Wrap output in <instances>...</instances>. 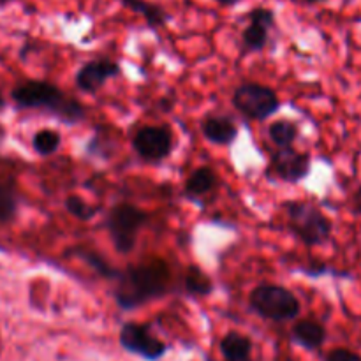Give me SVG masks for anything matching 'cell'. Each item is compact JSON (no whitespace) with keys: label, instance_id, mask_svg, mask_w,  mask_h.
Masks as SVG:
<instances>
[{"label":"cell","instance_id":"6da1fadb","mask_svg":"<svg viewBox=\"0 0 361 361\" xmlns=\"http://www.w3.org/2000/svg\"><path fill=\"white\" fill-rule=\"evenodd\" d=\"M113 291L116 305L122 310H134L145 303L164 298L173 291V274L164 259L152 257L140 264H129L120 270Z\"/></svg>","mask_w":361,"mask_h":361},{"label":"cell","instance_id":"7a4b0ae2","mask_svg":"<svg viewBox=\"0 0 361 361\" xmlns=\"http://www.w3.org/2000/svg\"><path fill=\"white\" fill-rule=\"evenodd\" d=\"M11 99L20 109H41L62 122L74 126L87 115L78 99L46 80H25L11 90Z\"/></svg>","mask_w":361,"mask_h":361},{"label":"cell","instance_id":"3957f363","mask_svg":"<svg viewBox=\"0 0 361 361\" xmlns=\"http://www.w3.org/2000/svg\"><path fill=\"white\" fill-rule=\"evenodd\" d=\"M286 215L293 235L307 247H319L330 240L334 224L317 204L310 201H286Z\"/></svg>","mask_w":361,"mask_h":361},{"label":"cell","instance_id":"277c9868","mask_svg":"<svg viewBox=\"0 0 361 361\" xmlns=\"http://www.w3.org/2000/svg\"><path fill=\"white\" fill-rule=\"evenodd\" d=\"M249 307L252 312L271 323L295 321L302 312V303L291 289L279 284H259L250 291Z\"/></svg>","mask_w":361,"mask_h":361},{"label":"cell","instance_id":"5b68a950","mask_svg":"<svg viewBox=\"0 0 361 361\" xmlns=\"http://www.w3.org/2000/svg\"><path fill=\"white\" fill-rule=\"evenodd\" d=\"M148 221H150V215L136 204L116 203L106 217V228H108L116 252H133L137 235L148 224Z\"/></svg>","mask_w":361,"mask_h":361},{"label":"cell","instance_id":"8992f818","mask_svg":"<svg viewBox=\"0 0 361 361\" xmlns=\"http://www.w3.org/2000/svg\"><path fill=\"white\" fill-rule=\"evenodd\" d=\"M231 104L245 118L264 122L281 109V99L274 88L247 81L233 92Z\"/></svg>","mask_w":361,"mask_h":361},{"label":"cell","instance_id":"52a82bcc","mask_svg":"<svg viewBox=\"0 0 361 361\" xmlns=\"http://www.w3.org/2000/svg\"><path fill=\"white\" fill-rule=\"evenodd\" d=\"M130 145L141 161L157 164L171 155L175 140L168 126H147L136 130Z\"/></svg>","mask_w":361,"mask_h":361},{"label":"cell","instance_id":"ba28073f","mask_svg":"<svg viewBox=\"0 0 361 361\" xmlns=\"http://www.w3.org/2000/svg\"><path fill=\"white\" fill-rule=\"evenodd\" d=\"M118 342L127 353L147 361H157L168 353V345L159 341L147 324L126 323L120 328Z\"/></svg>","mask_w":361,"mask_h":361},{"label":"cell","instance_id":"9c48e42d","mask_svg":"<svg viewBox=\"0 0 361 361\" xmlns=\"http://www.w3.org/2000/svg\"><path fill=\"white\" fill-rule=\"evenodd\" d=\"M312 159L309 152L296 150L295 147L275 148L270 155V171L279 180L288 183H300L310 175Z\"/></svg>","mask_w":361,"mask_h":361},{"label":"cell","instance_id":"30bf717a","mask_svg":"<svg viewBox=\"0 0 361 361\" xmlns=\"http://www.w3.org/2000/svg\"><path fill=\"white\" fill-rule=\"evenodd\" d=\"M122 74V67L118 62L111 59H94L85 62L83 66L78 69L76 76H74V83H76L78 90L83 94H97L109 80L118 78Z\"/></svg>","mask_w":361,"mask_h":361},{"label":"cell","instance_id":"8fae6325","mask_svg":"<svg viewBox=\"0 0 361 361\" xmlns=\"http://www.w3.org/2000/svg\"><path fill=\"white\" fill-rule=\"evenodd\" d=\"M275 27V13L268 7H254L249 13V25L242 32V49L245 53L263 51Z\"/></svg>","mask_w":361,"mask_h":361},{"label":"cell","instance_id":"7c38bea8","mask_svg":"<svg viewBox=\"0 0 361 361\" xmlns=\"http://www.w3.org/2000/svg\"><path fill=\"white\" fill-rule=\"evenodd\" d=\"M201 134L210 143L229 147L238 137V127L226 115H207L201 120Z\"/></svg>","mask_w":361,"mask_h":361},{"label":"cell","instance_id":"4fadbf2b","mask_svg":"<svg viewBox=\"0 0 361 361\" xmlns=\"http://www.w3.org/2000/svg\"><path fill=\"white\" fill-rule=\"evenodd\" d=\"M291 338L296 345L305 351H317L326 342L328 331L323 323L312 319V317H307V319H300L293 324Z\"/></svg>","mask_w":361,"mask_h":361},{"label":"cell","instance_id":"5bb4252c","mask_svg":"<svg viewBox=\"0 0 361 361\" xmlns=\"http://www.w3.org/2000/svg\"><path fill=\"white\" fill-rule=\"evenodd\" d=\"M221 185V178L215 173L212 166H201V168L194 169L185 180V187L183 192L190 200H201V197H208L214 194Z\"/></svg>","mask_w":361,"mask_h":361},{"label":"cell","instance_id":"9a60e30c","mask_svg":"<svg viewBox=\"0 0 361 361\" xmlns=\"http://www.w3.org/2000/svg\"><path fill=\"white\" fill-rule=\"evenodd\" d=\"M120 2H122L126 9L140 14L145 20V23L150 28H154V30L166 27V23L169 21L168 11L155 2H148V0H120Z\"/></svg>","mask_w":361,"mask_h":361},{"label":"cell","instance_id":"2e32d148","mask_svg":"<svg viewBox=\"0 0 361 361\" xmlns=\"http://www.w3.org/2000/svg\"><path fill=\"white\" fill-rule=\"evenodd\" d=\"M221 353L226 361H254L252 341L240 331H229L222 337Z\"/></svg>","mask_w":361,"mask_h":361},{"label":"cell","instance_id":"e0dca14e","mask_svg":"<svg viewBox=\"0 0 361 361\" xmlns=\"http://www.w3.org/2000/svg\"><path fill=\"white\" fill-rule=\"evenodd\" d=\"M20 196L13 178H0V224H11L18 215Z\"/></svg>","mask_w":361,"mask_h":361},{"label":"cell","instance_id":"ac0fdd59","mask_svg":"<svg viewBox=\"0 0 361 361\" xmlns=\"http://www.w3.org/2000/svg\"><path fill=\"white\" fill-rule=\"evenodd\" d=\"M300 136L298 122L289 118H279L268 126V137L277 148L295 147Z\"/></svg>","mask_w":361,"mask_h":361},{"label":"cell","instance_id":"d6986e66","mask_svg":"<svg viewBox=\"0 0 361 361\" xmlns=\"http://www.w3.org/2000/svg\"><path fill=\"white\" fill-rule=\"evenodd\" d=\"M183 289L190 296H208L214 291V282L200 267L190 264L183 274Z\"/></svg>","mask_w":361,"mask_h":361},{"label":"cell","instance_id":"ffe728a7","mask_svg":"<svg viewBox=\"0 0 361 361\" xmlns=\"http://www.w3.org/2000/svg\"><path fill=\"white\" fill-rule=\"evenodd\" d=\"M60 145H62V136L59 130L53 129H41L34 134L32 137V148L41 157H49L59 152Z\"/></svg>","mask_w":361,"mask_h":361},{"label":"cell","instance_id":"44dd1931","mask_svg":"<svg viewBox=\"0 0 361 361\" xmlns=\"http://www.w3.org/2000/svg\"><path fill=\"white\" fill-rule=\"evenodd\" d=\"M71 254H74L76 257L83 259L88 267L94 268V270L97 271V275H101V277H104V279H109V281H115L116 275H118V271H120V270H115L113 267H109V264L106 263V259H102V257L99 256L95 250L78 249L76 252H71Z\"/></svg>","mask_w":361,"mask_h":361},{"label":"cell","instance_id":"7402d4cb","mask_svg":"<svg viewBox=\"0 0 361 361\" xmlns=\"http://www.w3.org/2000/svg\"><path fill=\"white\" fill-rule=\"evenodd\" d=\"M63 208L67 210V214L73 215L74 219L81 222H88L97 215L99 207H94V204H88L83 197L76 196V194H71V196L66 197L63 201Z\"/></svg>","mask_w":361,"mask_h":361},{"label":"cell","instance_id":"603a6c76","mask_svg":"<svg viewBox=\"0 0 361 361\" xmlns=\"http://www.w3.org/2000/svg\"><path fill=\"white\" fill-rule=\"evenodd\" d=\"M324 361H361V355L345 348H335L326 353Z\"/></svg>","mask_w":361,"mask_h":361},{"label":"cell","instance_id":"cb8c5ba5","mask_svg":"<svg viewBox=\"0 0 361 361\" xmlns=\"http://www.w3.org/2000/svg\"><path fill=\"white\" fill-rule=\"evenodd\" d=\"M351 212L361 217V185L353 192L351 196Z\"/></svg>","mask_w":361,"mask_h":361},{"label":"cell","instance_id":"d4e9b609","mask_svg":"<svg viewBox=\"0 0 361 361\" xmlns=\"http://www.w3.org/2000/svg\"><path fill=\"white\" fill-rule=\"evenodd\" d=\"M215 2H217L221 7H233L236 6V4L242 2V0H215Z\"/></svg>","mask_w":361,"mask_h":361},{"label":"cell","instance_id":"484cf974","mask_svg":"<svg viewBox=\"0 0 361 361\" xmlns=\"http://www.w3.org/2000/svg\"><path fill=\"white\" fill-rule=\"evenodd\" d=\"M171 106H173V99H162L161 101V109L162 111H171Z\"/></svg>","mask_w":361,"mask_h":361},{"label":"cell","instance_id":"4316f807","mask_svg":"<svg viewBox=\"0 0 361 361\" xmlns=\"http://www.w3.org/2000/svg\"><path fill=\"white\" fill-rule=\"evenodd\" d=\"M4 106H6V99H4L2 92H0V109H2V108H4Z\"/></svg>","mask_w":361,"mask_h":361},{"label":"cell","instance_id":"83f0119b","mask_svg":"<svg viewBox=\"0 0 361 361\" xmlns=\"http://www.w3.org/2000/svg\"><path fill=\"white\" fill-rule=\"evenodd\" d=\"M4 136H6V130H4V127H2V126H0V143H2Z\"/></svg>","mask_w":361,"mask_h":361},{"label":"cell","instance_id":"f1b7e54d","mask_svg":"<svg viewBox=\"0 0 361 361\" xmlns=\"http://www.w3.org/2000/svg\"><path fill=\"white\" fill-rule=\"evenodd\" d=\"M11 2H14V0H0V6H7Z\"/></svg>","mask_w":361,"mask_h":361},{"label":"cell","instance_id":"f546056e","mask_svg":"<svg viewBox=\"0 0 361 361\" xmlns=\"http://www.w3.org/2000/svg\"><path fill=\"white\" fill-rule=\"evenodd\" d=\"M305 2H309V4H317V2H324V0H305Z\"/></svg>","mask_w":361,"mask_h":361}]
</instances>
